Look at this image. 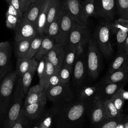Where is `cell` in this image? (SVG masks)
<instances>
[{
    "instance_id": "cell-1",
    "label": "cell",
    "mask_w": 128,
    "mask_h": 128,
    "mask_svg": "<svg viewBox=\"0 0 128 128\" xmlns=\"http://www.w3.org/2000/svg\"><path fill=\"white\" fill-rule=\"evenodd\" d=\"M86 102L78 97L62 104L54 106V124L56 128H75L82 120L86 112Z\"/></svg>"
},
{
    "instance_id": "cell-2",
    "label": "cell",
    "mask_w": 128,
    "mask_h": 128,
    "mask_svg": "<svg viewBox=\"0 0 128 128\" xmlns=\"http://www.w3.org/2000/svg\"><path fill=\"white\" fill-rule=\"evenodd\" d=\"M12 98L6 115L4 128H12L22 109L24 96L22 78L18 77L14 88Z\"/></svg>"
},
{
    "instance_id": "cell-3",
    "label": "cell",
    "mask_w": 128,
    "mask_h": 128,
    "mask_svg": "<svg viewBox=\"0 0 128 128\" xmlns=\"http://www.w3.org/2000/svg\"><path fill=\"white\" fill-rule=\"evenodd\" d=\"M17 78L14 70L8 73L0 83V122L6 116Z\"/></svg>"
},
{
    "instance_id": "cell-4",
    "label": "cell",
    "mask_w": 128,
    "mask_h": 128,
    "mask_svg": "<svg viewBox=\"0 0 128 128\" xmlns=\"http://www.w3.org/2000/svg\"><path fill=\"white\" fill-rule=\"evenodd\" d=\"M102 64V53L94 38H90L88 44L86 60V72L92 80L96 79L99 75Z\"/></svg>"
},
{
    "instance_id": "cell-5",
    "label": "cell",
    "mask_w": 128,
    "mask_h": 128,
    "mask_svg": "<svg viewBox=\"0 0 128 128\" xmlns=\"http://www.w3.org/2000/svg\"><path fill=\"white\" fill-rule=\"evenodd\" d=\"M90 39V31L88 26L75 22L70 33L66 45L74 46L80 56L82 54L84 47L88 44Z\"/></svg>"
},
{
    "instance_id": "cell-6",
    "label": "cell",
    "mask_w": 128,
    "mask_h": 128,
    "mask_svg": "<svg viewBox=\"0 0 128 128\" xmlns=\"http://www.w3.org/2000/svg\"><path fill=\"white\" fill-rule=\"evenodd\" d=\"M110 24L104 23L99 26L94 33V38L104 58L109 60L113 55L114 50L110 41Z\"/></svg>"
},
{
    "instance_id": "cell-7",
    "label": "cell",
    "mask_w": 128,
    "mask_h": 128,
    "mask_svg": "<svg viewBox=\"0 0 128 128\" xmlns=\"http://www.w3.org/2000/svg\"><path fill=\"white\" fill-rule=\"evenodd\" d=\"M44 91L46 98L51 101L54 106L66 103L75 98L69 84L61 83Z\"/></svg>"
},
{
    "instance_id": "cell-8",
    "label": "cell",
    "mask_w": 128,
    "mask_h": 128,
    "mask_svg": "<svg viewBox=\"0 0 128 128\" xmlns=\"http://www.w3.org/2000/svg\"><path fill=\"white\" fill-rule=\"evenodd\" d=\"M86 111L90 122L96 126H98L106 118L102 98L98 95L86 102Z\"/></svg>"
},
{
    "instance_id": "cell-9",
    "label": "cell",
    "mask_w": 128,
    "mask_h": 128,
    "mask_svg": "<svg viewBox=\"0 0 128 128\" xmlns=\"http://www.w3.org/2000/svg\"><path fill=\"white\" fill-rule=\"evenodd\" d=\"M14 34L16 42L33 39L38 34L37 27L24 16L19 18Z\"/></svg>"
},
{
    "instance_id": "cell-10",
    "label": "cell",
    "mask_w": 128,
    "mask_h": 128,
    "mask_svg": "<svg viewBox=\"0 0 128 128\" xmlns=\"http://www.w3.org/2000/svg\"><path fill=\"white\" fill-rule=\"evenodd\" d=\"M111 30L116 34L118 54L124 52L125 41L128 36V20L120 18L110 24Z\"/></svg>"
},
{
    "instance_id": "cell-11",
    "label": "cell",
    "mask_w": 128,
    "mask_h": 128,
    "mask_svg": "<svg viewBox=\"0 0 128 128\" xmlns=\"http://www.w3.org/2000/svg\"><path fill=\"white\" fill-rule=\"evenodd\" d=\"M63 12L60 24L59 30L55 39L56 43L66 46L71 30L76 22L72 16L66 12L63 1Z\"/></svg>"
},
{
    "instance_id": "cell-12",
    "label": "cell",
    "mask_w": 128,
    "mask_h": 128,
    "mask_svg": "<svg viewBox=\"0 0 128 128\" xmlns=\"http://www.w3.org/2000/svg\"><path fill=\"white\" fill-rule=\"evenodd\" d=\"M96 16L112 21L116 12V0H94Z\"/></svg>"
},
{
    "instance_id": "cell-13",
    "label": "cell",
    "mask_w": 128,
    "mask_h": 128,
    "mask_svg": "<svg viewBox=\"0 0 128 128\" xmlns=\"http://www.w3.org/2000/svg\"><path fill=\"white\" fill-rule=\"evenodd\" d=\"M65 8L76 22L87 26L88 19L84 16L80 0H62Z\"/></svg>"
},
{
    "instance_id": "cell-14",
    "label": "cell",
    "mask_w": 128,
    "mask_h": 128,
    "mask_svg": "<svg viewBox=\"0 0 128 128\" xmlns=\"http://www.w3.org/2000/svg\"><path fill=\"white\" fill-rule=\"evenodd\" d=\"M64 54V46L56 43L54 47L45 56L46 58L54 66L55 68V73H58L61 68Z\"/></svg>"
},
{
    "instance_id": "cell-15",
    "label": "cell",
    "mask_w": 128,
    "mask_h": 128,
    "mask_svg": "<svg viewBox=\"0 0 128 128\" xmlns=\"http://www.w3.org/2000/svg\"><path fill=\"white\" fill-rule=\"evenodd\" d=\"M73 80L77 86H80L84 80L86 72V60L81 54L76 60L74 68Z\"/></svg>"
},
{
    "instance_id": "cell-16",
    "label": "cell",
    "mask_w": 128,
    "mask_h": 128,
    "mask_svg": "<svg viewBox=\"0 0 128 128\" xmlns=\"http://www.w3.org/2000/svg\"><path fill=\"white\" fill-rule=\"evenodd\" d=\"M126 83V82H122L116 83L102 84L101 85H98L97 95L101 98H110L120 89L124 88Z\"/></svg>"
},
{
    "instance_id": "cell-17",
    "label": "cell",
    "mask_w": 128,
    "mask_h": 128,
    "mask_svg": "<svg viewBox=\"0 0 128 128\" xmlns=\"http://www.w3.org/2000/svg\"><path fill=\"white\" fill-rule=\"evenodd\" d=\"M46 0H38L32 3L28 8L23 13V16L37 27L38 20Z\"/></svg>"
},
{
    "instance_id": "cell-18",
    "label": "cell",
    "mask_w": 128,
    "mask_h": 128,
    "mask_svg": "<svg viewBox=\"0 0 128 128\" xmlns=\"http://www.w3.org/2000/svg\"><path fill=\"white\" fill-rule=\"evenodd\" d=\"M56 108L54 106L50 108L44 109L40 115L35 120L39 128H50L54 122Z\"/></svg>"
},
{
    "instance_id": "cell-19",
    "label": "cell",
    "mask_w": 128,
    "mask_h": 128,
    "mask_svg": "<svg viewBox=\"0 0 128 128\" xmlns=\"http://www.w3.org/2000/svg\"><path fill=\"white\" fill-rule=\"evenodd\" d=\"M63 12V3L62 0H60L58 4V8L56 14L49 26L47 31L46 33V35L53 38L54 40L57 36L60 24L62 18Z\"/></svg>"
},
{
    "instance_id": "cell-20",
    "label": "cell",
    "mask_w": 128,
    "mask_h": 128,
    "mask_svg": "<svg viewBox=\"0 0 128 128\" xmlns=\"http://www.w3.org/2000/svg\"><path fill=\"white\" fill-rule=\"evenodd\" d=\"M128 81V64L108 74L103 80L102 84L116 83Z\"/></svg>"
},
{
    "instance_id": "cell-21",
    "label": "cell",
    "mask_w": 128,
    "mask_h": 128,
    "mask_svg": "<svg viewBox=\"0 0 128 128\" xmlns=\"http://www.w3.org/2000/svg\"><path fill=\"white\" fill-rule=\"evenodd\" d=\"M46 100H42L37 103L22 106L25 114L30 120L36 119L44 110Z\"/></svg>"
},
{
    "instance_id": "cell-22",
    "label": "cell",
    "mask_w": 128,
    "mask_h": 128,
    "mask_svg": "<svg viewBox=\"0 0 128 128\" xmlns=\"http://www.w3.org/2000/svg\"><path fill=\"white\" fill-rule=\"evenodd\" d=\"M56 43V41L53 38L45 34L42 40L40 47L35 54L34 58L36 60H40L46 56L54 47Z\"/></svg>"
},
{
    "instance_id": "cell-23",
    "label": "cell",
    "mask_w": 128,
    "mask_h": 128,
    "mask_svg": "<svg viewBox=\"0 0 128 128\" xmlns=\"http://www.w3.org/2000/svg\"><path fill=\"white\" fill-rule=\"evenodd\" d=\"M38 64V61L33 58H32V62L29 69L25 72L22 76V84L23 90L24 95H26L30 88V85L32 80L34 76L36 71Z\"/></svg>"
},
{
    "instance_id": "cell-24",
    "label": "cell",
    "mask_w": 128,
    "mask_h": 128,
    "mask_svg": "<svg viewBox=\"0 0 128 128\" xmlns=\"http://www.w3.org/2000/svg\"><path fill=\"white\" fill-rule=\"evenodd\" d=\"M10 55V46L0 52V83L8 74Z\"/></svg>"
},
{
    "instance_id": "cell-25",
    "label": "cell",
    "mask_w": 128,
    "mask_h": 128,
    "mask_svg": "<svg viewBox=\"0 0 128 128\" xmlns=\"http://www.w3.org/2000/svg\"><path fill=\"white\" fill-rule=\"evenodd\" d=\"M64 47L65 54L62 66L73 68L77 58L79 56L77 50L74 46L66 45Z\"/></svg>"
},
{
    "instance_id": "cell-26",
    "label": "cell",
    "mask_w": 128,
    "mask_h": 128,
    "mask_svg": "<svg viewBox=\"0 0 128 128\" xmlns=\"http://www.w3.org/2000/svg\"><path fill=\"white\" fill-rule=\"evenodd\" d=\"M50 0H46L45 3L40 14L37 22V28L39 34H45V28Z\"/></svg>"
},
{
    "instance_id": "cell-27",
    "label": "cell",
    "mask_w": 128,
    "mask_h": 128,
    "mask_svg": "<svg viewBox=\"0 0 128 128\" xmlns=\"http://www.w3.org/2000/svg\"><path fill=\"white\" fill-rule=\"evenodd\" d=\"M104 106V114L106 118H114L122 116V114L120 113L116 109L110 98H101Z\"/></svg>"
},
{
    "instance_id": "cell-28",
    "label": "cell",
    "mask_w": 128,
    "mask_h": 128,
    "mask_svg": "<svg viewBox=\"0 0 128 128\" xmlns=\"http://www.w3.org/2000/svg\"><path fill=\"white\" fill-rule=\"evenodd\" d=\"M128 64V56L124 52L118 54L116 56L110 64L108 72L112 73Z\"/></svg>"
},
{
    "instance_id": "cell-29",
    "label": "cell",
    "mask_w": 128,
    "mask_h": 128,
    "mask_svg": "<svg viewBox=\"0 0 128 128\" xmlns=\"http://www.w3.org/2000/svg\"><path fill=\"white\" fill-rule=\"evenodd\" d=\"M32 39L20 40L16 42L15 54L17 58L26 57Z\"/></svg>"
},
{
    "instance_id": "cell-30",
    "label": "cell",
    "mask_w": 128,
    "mask_h": 128,
    "mask_svg": "<svg viewBox=\"0 0 128 128\" xmlns=\"http://www.w3.org/2000/svg\"><path fill=\"white\" fill-rule=\"evenodd\" d=\"M32 62V58L26 57L17 58L15 72L18 78H22L23 75L30 68Z\"/></svg>"
},
{
    "instance_id": "cell-31",
    "label": "cell",
    "mask_w": 128,
    "mask_h": 128,
    "mask_svg": "<svg viewBox=\"0 0 128 128\" xmlns=\"http://www.w3.org/2000/svg\"><path fill=\"white\" fill-rule=\"evenodd\" d=\"M98 85L94 86H84L78 92V98L86 102L97 95Z\"/></svg>"
},
{
    "instance_id": "cell-32",
    "label": "cell",
    "mask_w": 128,
    "mask_h": 128,
    "mask_svg": "<svg viewBox=\"0 0 128 128\" xmlns=\"http://www.w3.org/2000/svg\"><path fill=\"white\" fill-rule=\"evenodd\" d=\"M46 58V57H45ZM55 73V68L54 66L46 58V68L44 72L40 79L39 84L45 88L49 79Z\"/></svg>"
},
{
    "instance_id": "cell-33",
    "label": "cell",
    "mask_w": 128,
    "mask_h": 128,
    "mask_svg": "<svg viewBox=\"0 0 128 128\" xmlns=\"http://www.w3.org/2000/svg\"><path fill=\"white\" fill-rule=\"evenodd\" d=\"M80 2L84 14L86 19L90 16H96L94 0H84Z\"/></svg>"
},
{
    "instance_id": "cell-34",
    "label": "cell",
    "mask_w": 128,
    "mask_h": 128,
    "mask_svg": "<svg viewBox=\"0 0 128 128\" xmlns=\"http://www.w3.org/2000/svg\"><path fill=\"white\" fill-rule=\"evenodd\" d=\"M116 10L120 18L128 20V0H116Z\"/></svg>"
},
{
    "instance_id": "cell-35",
    "label": "cell",
    "mask_w": 128,
    "mask_h": 128,
    "mask_svg": "<svg viewBox=\"0 0 128 128\" xmlns=\"http://www.w3.org/2000/svg\"><path fill=\"white\" fill-rule=\"evenodd\" d=\"M44 35L45 34H38L34 38L32 39L30 43L28 53L26 56V58H34L35 54H36L40 47L42 40Z\"/></svg>"
},
{
    "instance_id": "cell-36",
    "label": "cell",
    "mask_w": 128,
    "mask_h": 128,
    "mask_svg": "<svg viewBox=\"0 0 128 128\" xmlns=\"http://www.w3.org/2000/svg\"><path fill=\"white\" fill-rule=\"evenodd\" d=\"M60 0H51L50 5L49 6L48 10V17H47V20L45 28V32L44 34H46V33L47 31V30L53 20L56 13L58 10V4L60 3Z\"/></svg>"
},
{
    "instance_id": "cell-37",
    "label": "cell",
    "mask_w": 128,
    "mask_h": 128,
    "mask_svg": "<svg viewBox=\"0 0 128 128\" xmlns=\"http://www.w3.org/2000/svg\"><path fill=\"white\" fill-rule=\"evenodd\" d=\"M44 90L39 94H32L26 95L23 106H26L29 104L38 102H40L46 100Z\"/></svg>"
},
{
    "instance_id": "cell-38",
    "label": "cell",
    "mask_w": 128,
    "mask_h": 128,
    "mask_svg": "<svg viewBox=\"0 0 128 128\" xmlns=\"http://www.w3.org/2000/svg\"><path fill=\"white\" fill-rule=\"evenodd\" d=\"M28 120L26 116L23 108L20 111V115L14 124L12 128H28Z\"/></svg>"
},
{
    "instance_id": "cell-39",
    "label": "cell",
    "mask_w": 128,
    "mask_h": 128,
    "mask_svg": "<svg viewBox=\"0 0 128 128\" xmlns=\"http://www.w3.org/2000/svg\"><path fill=\"white\" fill-rule=\"evenodd\" d=\"M73 68L62 66L58 72L62 83L69 84Z\"/></svg>"
},
{
    "instance_id": "cell-40",
    "label": "cell",
    "mask_w": 128,
    "mask_h": 128,
    "mask_svg": "<svg viewBox=\"0 0 128 128\" xmlns=\"http://www.w3.org/2000/svg\"><path fill=\"white\" fill-rule=\"evenodd\" d=\"M124 114H123L122 116L114 118H106V119L102 122L96 128H116L119 121L122 118Z\"/></svg>"
},
{
    "instance_id": "cell-41",
    "label": "cell",
    "mask_w": 128,
    "mask_h": 128,
    "mask_svg": "<svg viewBox=\"0 0 128 128\" xmlns=\"http://www.w3.org/2000/svg\"><path fill=\"white\" fill-rule=\"evenodd\" d=\"M110 100L114 104L116 109L118 110V111L121 113H123V107L124 104V99L122 97L120 93L118 92V91L114 95H113L110 98Z\"/></svg>"
},
{
    "instance_id": "cell-42",
    "label": "cell",
    "mask_w": 128,
    "mask_h": 128,
    "mask_svg": "<svg viewBox=\"0 0 128 128\" xmlns=\"http://www.w3.org/2000/svg\"><path fill=\"white\" fill-rule=\"evenodd\" d=\"M19 18L16 16L6 14V25L8 28L14 30L16 28Z\"/></svg>"
},
{
    "instance_id": "cell-43",
    "label": "cell",
    "mask_w": 128,
    "mask_h": 128,
    "mask_svg": "<svg viewBox=\"0 0 128 128\" xmlns=\"http://www.w3.org/2000/svg\"><path fill=\"white\" fill-rule=\"evenodd\" d=\"M61 81L58 73H54L49 79L44 90L61 84Z\"/></svg>"
},
{
    "instance_id": "cell-44",
    "label": "cell",
    "mask_w": 128,
    "mask_h": 128,
    "mask_svg": "<svg viewBox=\"0 0 128 128\" xmlns=\"http://www.w3.org/2000/svg\"><path fill=\"white\" fill-rule=\"evenodd\" d=\"M46 68V58L44 57L41 59L38 63L36 72L39 80L41 78Z\"/></svg>"
},
{
    "instance_id": "cell-45",
    "label": "cell",
    "mask_w": 128,
    "mask_h": 128,
    "mask_svg": "<svg viewBox=\"0 0 128 128\" xmlns=\"http://www.w3.org/2000/svg\"><path fill=\"white\" fill-rule=\"evenodd\" d=\"M44 90V88L41 86L39 84L34 86L28 89L27 94H39L43 92Z\"/></svg>"
},
{
    "instance_id": "cell-46",
    "label": "cell",
    "mask_w": 128,
    "mask_h": 128,
    "mask_svg": "<svg viewBox=\"0 0 128 128\" xmlns=\"http://www.w3.org/2000/svg\"><path fill=\"white\" fill-rule=\"evenodd\" d=\"M18 1L21 10L24 13L31 4L30 0H18Z\"/></svg>"
},
{
    "instance_id": "cell-47",
    "label": "cell",
    "mask_w": 128,
    "mask_h": 128,
    "mask_svg": "<svg viewBox=\"0 0 128 128\" xmlns=\"http://www.w3.org/2000/svg\"><path fill=\"white\" fill-rule=\"evenodd\" d=\"M10 4H11L16 9L20 17L23 16V12L21 10L18 0H10Z\"/></svg>"
},
{
    "instance_id": "cell-48",
    "label": "cell",
    "mask_w": 128,
    "mask_h": 128,
    "mask_svg": "<svg viewBox=\"0 0 128 128\" xmlns=\"http://www.w3.org/2000/svg\"><path fill=\"white\" fill-rule=\"evenodd\" d=\"M8 8L6 14H10V15H12V16H16L19 18H22L20 16L19 14L18 13V12H17L16 9L11 4H8Z\"/></svg>"
},
{
    "instance_id": "cell-49",
    "label": "cell",
    "mask_w": 128,
    "mask_h": 128,
    "mask_svg": "<svg viewBox=\"0 0 128 128\" xmlns=\"http://www.w3.org/2000/svg\"><path fill=\"white\" fill-rule=\"evenodd\" d=\"M118 92L124 100H128V90H124L123 88H122L118 90Z\"/></svg>"
},
{
    "instance_id": "cell-50",
    "label": "cell",
    "mask_w": 128,
    "mask_h": 128,
    "mask_svg": "<svg viewBox=\"0 0 128 128\" xmlns=\"http://www.w3.org/2000/svg\"><path fill=\"white\" fill-rule=\"evenodd\" d=\"M10 46V42L8 41L0 42V52L6 49Z\"/></svg>"
},
{
    "instance_id": "cell-51",
    "label": "cell",
    "mask_w": 128,
    "mask_h": 128,
    "mask_svg": "<svg viewBox=\"0 0 128 128\" xmlns=\"http://www.w3.org/2000/svg\"><path fill=\"white\" fill-rule=\"evenodd\" d=\"M124 115L122 118L119 121L116 128H124Z\"/></svg>"
},
{
    "instance_id": "cell-52",
    "label": "cell",
    "mask_w": 128,
    "mask_h": 128,
    "mask_svg": "<svg viewBox=\"0 0 128 128\" xmlns=\"http://www.w3.org/2000/svg\"><path fill=\"white\" fill-rule=\"evenodd\" d=\"M124 52H126V54L128 56V36L127 37L125 41L124 46Z\"/></svg>"
},
{
    "instance_id": "cell-53",
    "label": "cell",
    "mask_w": 128,
    "mask_h": 128,
    "mask_svg": "<svg viewBox=\"0 0 128 128\" xmlns=\"http://www.w3.org/2000/svg\"><path fill=\"white\" fill-rule=\"evenodd\" d=\"M124 128H128V112L126 114H124Z\"/></svg>"
},
{
    "instance_id": "cell-54",
    "label": "cell",
    "mask_w": 128,
    "mask_h": 128,
    "mask_svg": "<svg viewBox=\"0 0 128 128\" xmlns=\"http://www.w3.org/2000/svg\"><path fill=\"white\" fill-rule=\"evenodd\" d=\"M32 128H39V126L36 123H35V124L34 125V126H32Z\"/></svg>"
},
{
    "instance_id": "cell-55",
    "label": "cell",
    "mask_w": 128,
    "mask_h": 128,
    "mask_svg": "<svg viewBox=\"0 0 128 128\" xmlns=\"http://www.w3.org/2000/svg\"><path fill=\"white\" fill-rule=\"evenodd\" d=\"M38 0H30V2H31V4H32V3L35 2H36L38 1Z\"/></svg>"
},
{
    "instance_id": "cell-56",
    "label": "cell",
    "mask_w": 128,
    "mask_h": 128,
    "mask_svg": "<svg viewBox=\"0 0 128 128\" xmlns=\"http://www.w3.org/2000/svg\"><path fill=\"white\" fill-rule=\"evenodd\" d=\"M6 2L8 3V4H10V0H5Z\"/></svg>"
}]
</instances>
